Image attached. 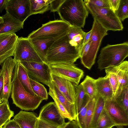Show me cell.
I'll use <instances>...</instances> for the list:
<instances>
[{
    "label": "cell",
    "mask_w": 128,
    "mask_h": 128,
    "mask_svg": "<svg viewBox=\"0 0 128 128\" xmlns=\"http://www.w3.org/2000/svg\"><path fill=\"white\" fill-rule=\"evenodd\" d=\"M80 58L79 51L69 44L66 34L55 40L49 48L45 62L48 64H74Z\"/></svg>",
    "instance_id": "6da1fadb"
},
{
    "label": "cell",
    "mask_w": 128,
    "mask_h": 128,
    "mask_svg": "<svg viewBox=\"0 0 128 128\" xmlns=\"http://www.w3.org/2000/svg\"><path fill=\"white\" fill-rule=\"evenodd\" d=\"M57 12L61 20L81 28L84 27L89 13L82 0H65Z\"/></svg>",
    "instance_id": "7a4b0ae2"
},
{
    "label": "cell",
    "mask_w": 128,
    "mask_h": 128,
    "mask_svg": "<svg viewBox=\"0 0 128 128\" xmlns=\"http://www.w3.org/2000/svg\"><path fill=\"white\" fill-rule=\"evenodd\" d=\"M128 56V42L107 44L102 48L98 57V68L100 70L116 66Z\"/></svg>",
    "instance_id": "3957f363"
},
{
    "label": "cell",
    "mask_w": 128,
    "mask_h": 128,
    "mask_svg": "<svg viewBox=\"0 0 128 128\" xmlns=\"http://www.w3.org/2000/svg\"><path fill=\"white\" fill-rule=\"evenodd\" d=\"M13 103L22 110H33L39 106L43 99L36 95L32 96L24 90L17 76L14 80L11 92Z\"/></svg>",
    "instance_id": "277c9868"
},
{
    "label": "cell",
    "mask_w": 128,
    "mask_h": 128,
    "mask_svg": "<svg viewBox=\"0 0 128 128\" xmlns=\"http://www.w3.org/2000/svg\"><path fill=\"white\" fill-rule=\"evenodd\" d=\"M84 4L94 18L108 31L123 30L124 27L122 22L110 8H99L91 4Z\"/></svg>",
    "instance_id": "5b68a950"
},
{
    "label": "cell",
    "mask_w": 128,
    "mask_h": 128,
    "mask_svg": "<svg viewBox=\"0 0 128 128\" xmlns=\"http://www.w3.org/2000/svg\"><path fill=\"white\" fill-rule=\"evenodd\" d=\"M90 39L91 44L85 56L81 62L84 66L90 70L94 64L98 52L103 38L108 35V31L98 21L94 18Z\"/></svg>",
    "instance_id": "8992f818"
},
{
    "label": "cell",
    "mask_w": 128,
    "mask_h": 128,
    "mask_svg": "<svg viewBox=\"0 0 128 128\" xmlns=\"http://www.w3.org/2000/svg\"><path fill=\"white\" fill-rule=\"evenodd\" d=\"M71 26L61 20L50 21L30 33L27 38L30 39L38 38H56L66 35Z\"/></svg>",
    "instance_id": "52a82bcc"
},
{
    "label": "cell",
    "mask_w": 128,
    "mask_h": 128,
    "mask_svg": "<svg viewBox=\"0 0 128 128\" xmlns=\"http://www.w3.org/2000/svg\"><path fill=\"white\" fill-rule=\"evenodd\" d=\"M13 56L16 62H44L27 37H18Z\"/></svg>",
    "instance_id": "ba28073f"
},
{
    "label": "cell",
    "mask_w": 128,
    "mask_h": 128,
    "mask_svg": "<svg viewBox=\"0 0 128 128\" xmlns=\"http://www.w3.org/2000/svg\"><path fill=\"white\" fill-rule=\"evenodd\" d=\"M20 62L25 69L30 78L48 86L52 81L48 64L44 62Z\"/></svg>",
    "instance_id": "9c48e42d"
},
{
    "label": "cell",
    "mask_w": 128,
    "mask_h": 128,
    "mask_svg": "<svg viewBox=\"0 0 128 128\" xmlns=\"http://www.w3.org/2000/svg\"><path fill=\"white\" fill-rule=\"evenodd\" d=\"M51 74L66 78L76 86L84 76L83 70L74 64L65 63L48 64Z\"/></svg>",
    "instance_id": "30bf717a"
},
{
    "label": "cell",
    "mask_w": 128,
    "mask_h": 128,
    "mask_svg": "<svg viewBox=\"0 0 128 128\" xmlns=\"http://www.w3.org/2000/svg\"><path fill=\"white\" fill-rule=\"evenodd\" d=\"M18 62L12 56L7 59L2 64L1 69L3 72L4 88L2 101L8 102L12 86L16 77Z\"/></svg>",
    "instance_id": "8fae6325"
},
{
    "label": "cell",
    "mask_w": 128,
    "mask_h": 128,
    "mask_svg": "<svg viewBox=\"0 0 128 128\" xmlns=\"http://www.w3.org/2000/svg\"><path fill=\"white\" fill-rule=\"evenodd\" d=\"M6 12L20 21L24 22L30 15V0H8Z\"/></svg>",
    "instance_id": "7c38bea8"
},
{
    "label": "cell",
    "mask_w": 128,
    "mask_h": 128,
    "mask_svg": "<svg viewBox=\"0 0 128 128\" xmlns=\"http://www.w3.org/2000/svg\"><path fill=\"white\" fill-rule=\"evenodd\" d=\"M104 108L117 125H128V112L116 101L114 97L105 100Z\"/></svg>",
    "instance_id": "4fadbf2b"
},
{
    "label": "cell",
    "mask_w": 128,
    "mask_h": 128,
    "mask_svg": "<svg viewBox=\"0 0 128 128\" xmlns=\"http://www.w3.org/2000/svg\"><path fill=\"white\" fill-rule=\"evenodd\" d=\"M38 118L51 124L61 127L66 123L54 102L46 104L42 108Z\"/></svg>",
    "instance_id": "5bb4252c"
},
{
    "label": "cell",
    "mask_w": 128,
    "mask_h": 128,
    "mask_svg": "<svg viewBox=\"0 0 128 128\" xmlns=\"http://www.w3.org/2000/svg\"><path fill=\"white\" fill-rule=\"evenodd\" d=\"M51 80L55 83L59 91L68 100L75 104V86L69 80L51 74Z\"/></svg>",
    "instance_id": "9a60e30c"
},
{
    "label": "cell",
    "mask_w": 128,
    "mask_h": 128,
    "mask_svg": "<svg viewBox=\"0 0 128 128\" xmlns=\"http://www.w3.org/2000/svg\"><path fill=\"white\" fill-rule=\"evenodd\" d=\"M105 70L113 73L117 78L119 87L116 94L119 93L124 88L128 87V61H124L119 65L105 69Z\"/></svg>",
    "instance_id": "2e32d148"
},
{
    "label": "cell",
    "mask_w": 128,
    "mask_h": 128,
    "mask_svg": "<svg viewBox=\"0 0 128 128\" xmlns=\"http://www.w3.org/2000/svg\"><path fill=\"white\" fill-rule=\"evenodd\" d=\"M18 38L15 33L12 34L0 43V65L8 58L13 56Z\"/></svg>",
    "instance_id": "e0dca14e"
},
{
    "label": "cell",
    "mask_w": 128,
    "mask_h": 128,
    "mask_svg": "<svg viewBox=\"0 0 128 128\" xmlns=\"http://www.w3.org/2000/svg\"><path fill=\"white\" fill-rule=\"evenodd\" d=\"M60 37L38 38L29 39L40 58L46 62L45 57L48 48L55 40Z\"/></svg>",
    "instance_id": "ac0fdd59"
},
{
    "label": "cell",
    "mask_w": 128,
    "mask_h": 128,
    "mask_svg": "<svg viewBox=\"0 0 128 128\" xmlns=\"http://www.w3.org/2000/svg\"><path fill=\"white\" fill-rule=\"evenodd\" d=\"M38 118L34 113L21 110L14 116L13 119L20 128H36Z\"/></svg>",
    "instance_id": "d6986e66"
},
{
    "label": "cell",
    "mask_w": 128,
    "mask_h": 128,
    "mask_svg": "<svg viewBox=\"0 0 128 128\" xmlns=\"http://www.w3.org/2000/svg\"><path fill=\"white\" fill-rule=\"evenodd\" d=\"M86 33L81 28L71 26L66 34L69 44L78 50L79 52L82 47Z\"/></svg>",
    "instance_id": "ffe728a7"
},
{
    "label": "cell",
    "mask_w": 128,
    "mask_h": 128,
    "mask_svg": "<svg viewBox=\"0 0 128 128\" xmlns=\"http://www.w3.org/2000/svg\"><path fill=\"white\" fill-rule=\"evenodd\" d=\"M48 87L66 109L72 120H76V113L75 104L71 103L68 100L52 81H51Z\"/></svg>",
    "instance_id": "44dd1931"
},
{
    "label": "cell",
    "mask_w": 128,
    "mask_h": 128,
    "mask_svg": "<svg viewBox=\"0 0 128 128\" xmlns=\"http://www.w3.org/2000/svg\"><path fill=\"white\" fill-rule=\"evenodd\" d=\"M97 94L105 100L111 99L114 96L108 78L105 76L95 79Z\"/></svg>",
    "instance_id": "7402d4cb"
},
{
    "label": "cell",
    "mask_w": 128,
    "mask_h": 128,
    "mask_svg": "<svg viewBox=\"0 0 128 128\" xmlns=\"http://www.w3.org/2000/svg\"><path fill=\"white\" fill-rule=\"evenodd\" d=\"M4 22L1 34H12L23 28L24 22L18 20L6 12L2 16Z\"/></svg>",
    "instance_id": "603a6c76"
},
{
    "label": "cell",
    "mask_w": 128,
    "mask_h": 128,
    "mask_svg": "<svg viewBox=\"0 0 128 128\" xmlns=\"http://www.w3.org/2000/svg\"><path fill=\"white\" fill-rule=\"evenodd\" d=\"M17 76L20 84L26 91L32 95H35L32 89L28 74L20 62H18Z\"/></svg>",
    "instance_id": "cb8c5ba5"
},
{
    "label": "cell",
    "mask_w": 128,
    "mask_h": 128,
    "mask_svg": "<svg viewBox=\"0 0 128 128\" xmlns=\"http://www.w3.org/2000/svg\"><path fill=\"white\" fill-rule=\"evenodd\" d=\"M51 0H30V15L43 14L50 10Z\"/></svg>",
    "instance_id": "d4e9b609"
},
{
    "label": "cell",
    "mask_w": 128,
    "mask_h": 128,
    "mask_svg": "<svg viewBox=\"0 0 128 128\" xmlns=\"http://www.w3.org/2000/svg\"><path fill=\"white\" fill-rule=\"evenodd\" d=\"M80 84L82 86L86 95L90 99L95 98L97 92L95 79L87 75Z\"/></svg>",
    "instance_id": "484cf974"
},
{
    "label": "cell",
    "mask_w": 128,
    "mask_h": 128,
    "mask_svg": "<svg viewBox=\"0 0 128 128\" xmlns=\"http://www.w3.org/2000/svg\"><path fill=\"white\" fill-rule=\"evenodd\" d=\"M90 99L88 96L86 95L80 108L76 114V120L79 128H86V114L88 106Z\"/></svg>",
    "instance_id": "4316f807"
},
{
    "label": "cell",
    "mask_w": 128,
    "mask_h": 128,
    "mask_svg": "<svg viewBox=\"0 0 128 128\" xmlns=\"http://www.w3.org/2000/svg\"><path fill=\"white\" fill-rule=\"evenodd\" d=\"M95 105L90 128H95L97 121L104 108L105 100L97 94Z\"/></svg>",
    "instance_id": "83f0119b"
},
{
    "label": "cell",
    "mask_w": 128,
    "mask_h": 128,
    "mask_svg": "<svg viewBox=\"0 0 128 128\" xmlns=\"http://www.w3.org/2000/svg\"><path fill=\"white\" fill-rule=\"evenodd\" d=\"M14 114L10 109L8 102H3L0 104V128L10 120Z\"/></svg>",
    "instance_id": "f1b7e54d"
},
{
    "label": "cell",
    "mask_w": 128,
    "mask_h": 128,
    "mask_svg": "<svg viewBox=\"0 0 128 128\" xmlns=\"http://www.w3.org/2000/svg\"><path fill=\"white\" fill-rule=\"evenodd\" d=\"M116 125L104 109L98 118L95 128H112Z\"/></svg>",
    "instance_id": "f546056e"
},
{
    "label": "cell",
    "mask_w": 128,
    "mask_h": 128,
    "mask_svg": "<svg viewBox=\"0 0 128 128\" xmlns=\"http://www.w3.org/2000/svg\"><path fill=\"white\" fill-rule=\"evenodd\" d=\"M30 81L32 89L35 94L42 98L44 100H47L48 93L44 86L30 78Z\"/></svg>",
    "instance_id": "4dcf8cb0"
},
{
    "label": "cell",
    "mask_w": 128,
    "mask_h": 128,
    "mask_svg": "<svg viewBox=\"0 0 128 128\" xmlns=\"http://www.w3.org/2000/svg\"><path fill=\"white\" fill-rule=\"evenodd\" d=\"M75 88L76 96L75 104L77 114L80 108L86 94L84 88L80 84L75 86Z\"/></svg>",
    "instance_id": "1f68e13d"
},
{
    "label": "cell",
    "mask_w": 128,
    "mask_h": 128,
    "mask_svg": "<svg viewBox=\"0 0 128 128\" xmlns=\"http://www.w3.org/2000/svg\"><path fill=\"white\" fill-rule=\"evenodd\" d=\"M117 102L128 112V87L114 96Z\"/></svg>",
    "instance_id": "d6a6232c"
},
{
    "label": "cell",
    "mask_w": 128,
    "mask_h": 128,
    "mask_svg": "<svg viewBox=\"0 0 128 128\" xmlns=\"http://www.w3.org/2000/svg\"><path fill=\"white\" fill-rule=\"evenodd\" d=\"M115 13L121 22L128 18V0H120L118 8Z\"/></svg>",
    "instance_id": "836d02e7"
},
{
    "label": "cell",
    "mask_w": 128,
    "mask_h": 128,
    "mask_svg": "<svg viewBox=\"0 0 128 128\" xmlns=\"http://www.w3.org/2000/svg\"><path fill=\"white\" fill-rule=\"evenodd\" d=\"M49 89L48 94L54 100L62 115L65 118H67L69 120H73L64 107L56 97L52 90L50 88Z\"/></svg>",
    "instance_id": "e575fe53"
},
{
    "label": "cell",
    "mask_w": 128,
    "mask_h": 128,
    "mask_svg": "<svg viewBox=\"0 0 128 128\" xmlns=\"http://www.w3.org/2000/svg\"><path fill=\"white\" fill-rule=\"evenodd\" d=\"M95 98L90 99L88 106L86 118V128H90L95 105Z\"/></svg>",
    "instance_id": "d590c367"
},
{
    "label": "cell",
    "mask_w": 128,
    "mask_h": 128,
    "mask_svg": "<svg viewBox=\"0 0 128 128\" xmlns=\"http://www.w3.org/2000/svg\"><path fill=\"white\" fill-rule=\"evenodd\" d=\"M106 76L108 78L112 88L114 96L117 92L119 87V83L116 75L113 73L105 70Z\"/></svg>",
    "instance_id": "8d00e7d4"
},
{
    "label": "cell",
    "mask_w": 128,
    "mask_h": 128,
    "mask_svg": "<svg viewBox=\"0 0 128 128\" xmlns=\"http://www.w3.org/2000/svg\"><path fill=\"white\" fill-rule=\"evenodd\" d=\"M84 3L93 4L99 8H110L109 0H85Z\"/></svg>",
    "instance_id": "74e56055"
},
{
    "label": "cell",
    "mask_w": 128,
    "mask_h": 128,
    "mask_svg": "<svg viewBox=\"0 0 128 128\" xmlns=\"http://www.w3.org/2000/svg\"><path fill=\"white\" fill-rule=\"evenodd\" d=\"M65 0H51L50 4V12H57L60 7Z\"/></svg>",
    "instance_id": "f35d334b"
},
{
    "label": "cell",
    "mask_w": 128,
    "mask_h": 128,
    "mask_svg": "<svg viewBox=\"0 0 128 128\" xmlns=\"http://www.w3.org/2000/svg\"><path fill=\"white\" fill-rule=\"evenodd\" d=\"M61 127L54 126L38 118L36 126V128H60Z\"/></svg>",
    "instance_id": "ab89813d"
},
{
    "label": "cell",
    "mask_w": 128,
    "mask_h": 128,
    "mask_svg": "<svg viewBox=\"0 0 128 128\" xmlns=\"http://www.w3.org/2000/svg\"><path fill=\"white\" fill-rule=\"evenodd\" d=\"M60 128H79L76 120H69Z\"/></svg>",
    "instance_id": "60d3db41"
},
{
    "label": "cell",
    "mask_w": 128,
    "mask_h": 128,
    "mask_svg": "<svg viewBox=\"0 0 128 128\" xmlns=\"http://www.w3.org/2000/svg\"><path fill=\"white\" fill-rule=\"evenodd\" d=\"M3 128H20L18 124L13 119L10 120L2 126Z\"/></svg>",
    "instance_id": "b9f144b4"
},
{
    "label": "cell",
    "mask_w": 128,
    "mask_h": 128,
    "mask_svg": "<svg viewBox=\"0 0 128 128\" xmlns=\"http://www.w3.org/2000/svg\"><path fill=\"white\" fill-rule=\"evenodd\" d=\"M120 0H109L110 8L115 13L118 8Z\"/></svg>",
    "instance_id": "7bdbcfd3"
},
{
    "label": "cell",
    "mask_w": 128,
    "mask_h": 128,
    "mask_svg": "<svg viewBox=\"0 0 128 128\" xmlns=\"http://www.w3.org/2000/svg\"><path fill=\"white\" fill-rule=\"evenodd\" d=\"M4 88V82L3 72L1 69V71L0 74V99L2 100Z\"/></svg>",
    "instance_id": "ee69618b"
},
{
    "label": "cell",
    "mask_w": 128,
    "mask_h": 128,
    "mask_svg": "<svg viewBox=\"0 0 128 128\" xmlns=\"http://www.w3.org/2000/svg\"><path fill=\"white\" fill-rule=\"evenodd\" d=\"M91 29L89 32H86L84 37L82 47L90 40L91 36Z\"/></svg>",
    "instance_id": "f6af8a7d"
},
{
    "label": "cell",
    "mask_w": 128,
    "mask_h": 128,
    "mask_svg": "<svg viewBox=\"0 0 128 128\" xmlns=\"http://www.w3.org/2000/svg\"><path fill=\"white\" fill-rule=\"evenodd\" d=\"M8 0H0V13L5 10Z\"/></svg>",
    "instance_id": "bcb514c9"
},
{
    "label": "cell",
    "mask_w": 128,
    "mask_h": 128,
    "mask_svg": "<svg viewBox=\"0 0 128 128\" xmlns=\"http://www.w3.org/2000/svg\"><path fill=\"white\" fill-rule=\"evenodd\" d=\"M12 34H0V43Z\"/></svg>",
    "instance_id": "7dc6e473"
},
{
    "label": "cell",
    "mask_w": 128,
    "mask_h": 128,
    "mask_svg": "<svg viewBox=\"0 0 128 128\" xmlns=\"http://www.w3.org/2000/svg\"><path fill=\"white\" fill-rule=\"evenodd\" d=\"M4 21L3 18L2 16H0V26L4 23Z\"/></svg>",
    "instance_id": "c3c4849f"
},
{
    "label": "cell",
    "mask_w": 128,
    "mask_h": 128,
    "mask_svg": "<svg viewBox=\"0 0 128 128\" xmlns=\"http://www.w3.org/2000/svg\"><path fill=\"white\" fill-rule=\"evenodd\" d=\"M3 29V26L2 24H1L0 26V34H1L2 32Z\"/></svg>",
    "instance_id": "681fc988"
},
{
    "label": "cell",
    "mask_w": 128,
    "mask_h": 128,
    "mask_svg": "<svg viewBox=\"0 0 128 128\" xmlns=\"http://www.w3.org/2000/svg\"><path fill=\"white\" fill-rule=\"evenodd\" d=\"M117 128H125L124 126L121 125H117L116 126Z\"/></svg>",
    "instance_id": "f907efd6"
},
{
    "label": "cell",
    "mask_w": 128,
    "mask_h": 128,
    "mask_svg": "<svg viewBox=\"0 0 128 128\" xmlns=\"http://www.w3.org/2000/svg\"><path fill=\"white\" fill-rule=\"evenodd\" d=\"M2 102V100L0 99V104Z\"/></svg>",
    "instance_id": "816d5d0a"
},
{
    "label": "cell",
    "mask_w": 128,
    "mask_h": 128,
    "mask_svg": "<svg viewBox=\"0 0 128 128\" xmlns=\"http://www.w3.org/2000/svg\"><path fill=\"white\" fill-rule=\"evenodd\" d=\"M1 71V69H0V74Z\"/></svg>",
    "instance_id": "f5cc1de1"
},
{
    "label": "cell",
    "mask_w": 128,
    "mask_h": 128,
    "mask_svg": "<svg viewBox=\"0 0 128 128\" xmlns=\"http://www.w3.org/2000/svg\"></svg>",
    "instance_id": "db71d44e"
}]
</instances>
